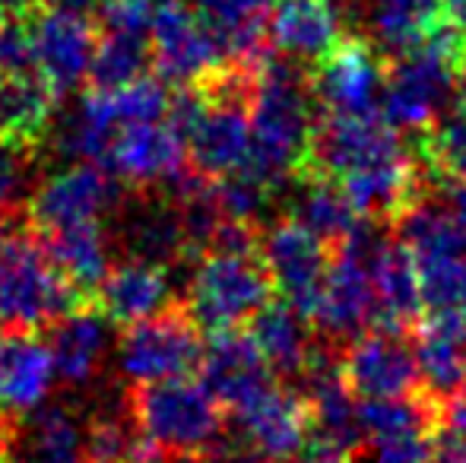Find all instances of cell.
Wrapping results in <instances>:
<instances>
[{"instance_id":"obj_1","label":"cell","mask_w":466,"mask_h":463,"mask_svg":"<svg viewBox=\"0 0 466 463\" xmlns=\"http://www.w3.org/2000/svg\"><path fill=\"white\" fill-rule=\"evenodd\" d=\"M273 279L260 257L258 226L222 223L190 273L185 311L209 334L241 330L270 305Z\"/></svg>"},{"instance_id":"obj_2","label":"cell","mask_w":466,"mask_h":463,"mask_svg":"<svg viewBox=\"0 0 466 463\" xmlns=\"http://www.w3.org/2000/svg\"><path fill=\"white\" fill-rule=\"evenodd\" d=\"M311 76L289 57H267L251 86V162L245 172L279 191L305 168L314 134Z\"/></svg>"},{"instance_id":"obj_3","label":"cell","mask_w":466,"mask_h":463,"mask_svg":"<svg viewBox=\"0 0 466 463\" xmlns=\"http://www.w3.org/2000/svg\"><path fill=\"white\" fill-rule=\"evenodd\" d=\"M93 305L55 270L23 210H0V327L38 330Z\"/></svg>"},{"instance_id":"obj_4","label":"cell","mask_w":466,"mask_h":463,"mask_svg":"<svg viewBox=\"0 0 466 463\" xmlns=\"http://www.w3.org/2000/svg\"><path fill=\"white\" fill-rule=\"evenodd\" d=\"M466 55V29L451 19L431 25L416 48L397 55L387 67L380 115L397 130L425 134L444 117L451 96L457 93V70Z\"/></svg>"},{"instance_id":"obj_5","label":"cell","mask_w":466,"mask_h":463,"mask_svg":"<svg viewBox=\"0 0 466 463\" xmlns=\"http://www.w3.org/2000/svg\"><path fill=\"white\" fill-rule=\"evenodd\" d=\"M130 419L137 432L162 454L200 458L222 441V407L203 381L140 384L130 394Z\"/></svg>"},{"instance_id":"obj_6","label":"cell","mask_w":466,"mask_h":463,"mask_svg":"<svg viewBox=\"0 0 466 463\" xmlns=\"http://www.w3.org/2000/svg\"><path fill=\"white\" fill-rule=\"evenodd\" d=\"M384 232L374 219H362L343 241L337 245V254L327 270L320 302L314 311V324L324 330L330 340H356L378 317L371 283V251Z\"/></svg>"},{"instance_id":"obj_7","label":"cell","mask_w":466,"mask_h":463,"mask_svg":"<svg viewBox=\"0 0 466 463\" xmlns=\"http://www.w3.org/2000/svg\"><path fill=\"white\" fill-rule=\"evenodd\" d=\"M200 327L190 321L185 305L162 311L149 321L130 324L117 343V368L130 384H159L190 377L203 362Z\"/></svg>"},{"instance_id":"obj_8","label":"cell","mask_w":466,"mask_h":463,"mask_svg":"<svg viewBox=\"0 0 466 463\" xmlns=\"http://www.w3.org/2000/svg\"><path fill=\"white\" fill-rule=\"evenodd\" d=\"M387 67L369 38H339V45L318 61L311 93L320 115L362 117L380 112Z\"/></svg>"},{"instance_id":"obj_9","label":"cell","mask_w":466,"mask_h":463,"mask_svg":"<svg viewBox=\"0 0 466 463\" xmlns=\"http://www.w3.org/2000/svg\"><path fill=\"white\" fill-rule=\"evenodd\" d=\"M260 257L282 302L292 305L305 321H314L320 289L333 260L330 245H324L295 219H277L260 238Z\"/></svg>"},{"instance_id":"obj_10","label":"cell","mask_w":466,"mask_h":463,"mask_svg":"<svg viewBox=\"0 0 466 463\" xmlns=\"http://www.w3.org/2000/svg\"><path fill=\"white\" fill-rule=\"evenodd\" d=\"M121 204V187L108 168L96 162L70 166L38 181L25 204V216L35 232H55L80 223H102L105 213Z\"/></svg>"},{"instance_id":"obj_11","label":"cell","mask_w":466,"mask_h":463,"mask_svg":"<svg viewBox=\"0 0 466 463\" xmlns=\"http://www.w3.org/2000/svg\"><path fill=\"white\" fill-rule=\"evenodd\" d=\"M149 48H153V67L159 70L162 80L181 89L200 86L213 74L232 67L194 6L178 0H168L156 10L149 25Z\"/></svg>"},{"instance_id":"obj_12","label":"cell","mask_w":466,"mask_h":463,"mask_svg":"<svg viewBox=\"0 0 466 463\" xmlns=\"http://www.w3.org/2000/svg\"><path fill=\"white\" fill-rule=\"evenodd\" d=\"M403 149L400 130L390 127L380 112L362 117H330L320 115L314 124L311 146L301 172L324 175V178L343 181L346 175L384 159V156Z\"/></svg>"},{"instance_id":"obj_13","label":"cell","mask_w":466,"mask_h":463,"mask_svg":"<svg viewBox=\"0 0 466 463\" xmlns=\"http://www.w3.org/2000/svg\"><path fill=\"white\" fill-rule=\"evenodd\" d=\"M105 166L130 187H166L187 168V146L172 117L124 124L105 153Z\"/></svg>"},{"instance_id":"obj_14","label":"cell","mask_w":466,"mask_h":463,"mask_svg":"<svg viewBox=\"0 0 466 463\" xmlns=\"http://www.w3.org/2000/svg\"><path fill=\"white\" fill-rule=\"evenodd\" d=\"M29 32L35 74L57 99H64L93 70L98 25L89 16H76V13L38 10L35 16H29Z\"/></svg>"},{"instance_id":"obj_15","label":"cell","mask_w":466,"mask_h":463,"mask_svg":"<svg viewBox=\"0 0 466 463\" xmlns=\"http://www.w3.org/2000/svg\"><path fill=\"white\" fill-rule=\"evenodd\" d=\"M339 365L350 390L362 400L410 397L422 384L416 349L403 340V334H393V330H365L362 337L350 340V347L339 356Z\"/></svg>"},{"instance_id":"obj_16","label":"cell","mask_w":466,"mask_h":463,"mask_svg":"<svg viewBox=\"0 0 466 463\" xmlns=\"http://www.w3.org/2000/svg\"><path fill=\"white\" fill-rule=\"evenodd\" d=\"M203 384L213 390L222 409L238 413L251 400H258L264 390L277 384L267 358L260 356L258 343L245 330H222L213 334L209 347L203 349Z\"/></svg>"},{"instance_id":"obj_17","label":"cell","mask_w":466,"mask_h":463,"mask_svg":"<svg viewBox=\"0 0 466 463\" xmlns=\"http://www.w3.org/2000/svg\"><path fill=\"white\" fill-rule=\"evenodd\" d=\"M55 356L32 330H0V416L23 419L45 407L55 388Z\"/></svg>"},{"instance_id":"obj_18","label":"cell","mask_w":466,"mask_h":463,"mask_svg":"<svg viewBox=\"0 0 466 463\" xmlns=\"http://www.w3.org/2000/svg\"><path fill=\"white\" fill-rule=\"evenodd\" d=\"M241 441L260 451L270 463H289L311 435V409L301 394L273 384L270 390L235 413Z\"/></svg>"},{"instance_id":"obj_19","label":"cell","mask_w":466,"mask_h":463,"mask_svg":"<svg viewBox=\"0 0 466 463\" xmlns=\"http://www.w3.org/2000/svg\"><path fill=\"white\" fill-rule=\"evenodd\" d=\"M194 10L216 38L226 64L254 74L270 57L267 29L273 0H197Z\"/></svg>"},{"instance_id":"obj_20","label":"cell","mask_w":466,"mask_h":463,"mask_svg":"<svg viewBox=\"0 0 466 463\" xmlns=\"http://www.w3.org/2000/svg\"><path fill=\"white\" fill-rule=\"evenodd\" d=\"M121 241L127 247V257L149 260V264L172 267L190 254V235L185 223V210L172 194H153L124 210Z\"/></svg>"},{"instance_id":"obj_21","label":"cell","mask_w":466,"mask_h":463,"mask_svg":"<svg viewBox=\"0 0 466 463\" xmlns=\"http://www.w3.org/2000/svg\"><path fill=\"white\" fill-rule=\"evenodd\" d=\"M96 308L111 324H127V327L175 308L168 267L137 257L115 264L108 270V277H105V283L98 286Z\"/></svg>"},{"instance_id":"obj_22","label":"cell","mask_w":466,"mask_h":463,"mask_svg":"<svg viewBox=\"0 0 466 463\" xmlns=\"http://www.w3.org/2000/svg\"><path fill=\"white\" fill-rule=\"evenodd\" d=\"M4 454L23 463H89L86 428L67 407H42L6 422Z\"/></svg>"},{"instance_id":"obj_23","label":"cell","mask_w":466,"mask_h":463,"mask_svg":"<svg viewBox=\"0 0 466 463\" xmlns=\"http://www.w3.org/2000/svg\"><path fill=\"white\" fill-rule=\"evenodd\" d=\"M343 13L333 0H273L270 45L289 61H320L339 45Z\"/></svg>"},{"instance_id":"obj_24","label":"cell","mask_w":466,"mask_h":463,"mask_svg":"<svg viewBox=\"0 0 466 463\" xmlns=\"http://www.w3.org/2000/svg\"><path fill=\"white\" fill-rule=\"evenodd\" d=\"M371 283H374V302H378L380 330L403 334L410 324L422 315V289H419L416 260L406 251L400 238H380L371 251Z\"/></svg>"},{"instance_id":"obj_25","label":"cell","mask_w":466,"mask_h":463,"mask_svg":"<svg viewBox=\"0 0 466 463\" xmlns=\"http://www.w3.org/2000/svg\"><path fill=\"white\" fill-rule=\"evenodd\" d=\"M416 362L425 394L448 400L466 390V317L429 315L416 327Z\"/></svg>"},{"instance_id":"obj_26","label":"cell","mask_w":466,"mask_h":463,"mask_svg":"<svg viewBox=\"0 0 466 463\" xmlns=\"http://www.w3.org/2000/svg\"><path fill=\"white\" fill-rule=\"evenodd\" d=\"M42 247L55 270L80 292L86 302L96 305V292L105 283L111 264V235L102 229V223H80L67 229L38 232Z\"/></svg>"},{"instance_id":"obj_27","label":"cell","mask_w":466,"mask_h":463,"mask_svg":"<svg viewBox=\"0 0 466 463\" xmlns=\"http://www.w3.org/2000/svg\"><path fill=\"white\" fill-rule=\"evenodd\" d=\"M108 317L96 308V305H83V308L64 315L51 327V356H55L57 377L67 384H89L98 375L108 352L111 334H108Z\"/></svg>"},{"instance_id":"obj_28","label":"cell","mask_w":466,"mask_h":463,"mask_svg":"<svg viewBox=\"0 0 466 463\" xmlns=\"http://www.w3.org/2000/svg\"><path fill=\"white\" fill-rule=\"evenodd\" d=\"M57 96L38 74L0 76V136L29 149H42L51 136Z\"/></svg>"},{"instance_id":"obj_29","label":"cell","mask_w":466,"mask_h":463,"mask_svg":"<svg viewBox=\"0 0 466 463\" xmlns=\"http://www.w3.org/2000/svg\"><path fill=\"white\" fill-rule=\"evenodd\" d=\"M292 181H295V194H292V216L289 219H295V223L305 226L311 235H318L324 245L337 247L346 235L362 223V216L350 204L339 181L311 172H299Z\"/></svg>"},{"instance_id":"obj_30","label":"cell","mask_w":466,"mask_h":463,"mask_svg":"<svg viewBox=\"0 0 466 463\" xmlns=\"http://www.w3.org/2000/svg\"><path fill=\"white\" fill-rule=\"evenodd\" d=\"M441 19V0H362V23L369 29V42L393 57L416 48Z\"/></svg>"},{"instance_id":"obj_31","label":"cell","mask_w":466,"mask_h":463,"mask_svg":"<svg viewBox=\"0 0 466 463\" xmlns=\"http://www.w3.org/2000/svg\"><path fill=\"white\" fill-rule=\"evenodd\" d=\"M251 337H254V343H258L260 356L267 358L273 375L301 377L308 365H311L314 347H311L308 321L292 305L282 302V298L279 302H270L254 317Z\"/></svg>"},{"instance_id":"obj_32","label":"cell","mask_w":466,"mask_h":463,"mask_svg":"<svg viewBox=\"0 0 466 463\" xmlns=\"http://www.w3.org/2000/svg\"><path fill=\"white\" fill-rule=\"evenodd\" d=\"M412 260L429 315L466 317V247H435L412 254Z\"/></svg>"},{"instance_id":"obj_33","label":"cell","mask_w":466,"mask_h":463,"mask_svg":"<svg viewBox=\"0 0 466 463\" xmlns=\"http://www.w3.org/2000/svg\"><path fill=\"white\" fill-rule=\"evenodd\" d=\"M149 64H153L149 32L98 29L89 80H93L96 89H121V86H130V83L143 80Z\"/></svg>"},{"instance_id":"obj_34","label":"cell","mask_w":466,"mask_h":463,"mask_svg":"<svg viewBox=\"0 0 466 463\" xmlns=\"http://www.w3.org/2000/svg\"><path fill=\"white\" fill-rule=\"evenodd\" d=\"M422 166L435 181L466 185V115H444L422 134Z\"/></svg>"},{"instance_id":"obj_35","label":"cell","mask_w":466,"mask_h":463,"mask_svg":"<svg viewBox=\"0 0 466 463\" xmlns=\"http://www.w3.org/2000/svg\"><path fill=\"white\" fill-rule=\"evenodd\" d=\"M38 187V149L0 136V210H23Z\"/></svg>"},{"instance_id":"obj_36","label":"cell","mask_w":466,"mask_h":463,"mask_svg":"<svg viewBox=\"0 0 466 463\" xmlns=\"http://www.w3.org/2000/svg\"><path fill=\"white\" fill-rule=\"evenodd\" d=\"M438 451L435 428L365 441V463H431Z\"/></svg>"},{"instance_id":"obj_37","label":"cell","mask_w":466,"mask_h":463,"mask_svg":"<svg viewBox=\"0 0 466 463\" xmlns=\"http://www.w3.org/2000/svg\"><path fill=\"white\" fill-rule=\"evenodd\" d=\"M35 74L29 19H0V76Z\"/></svg>"},{"instance_id":"obj_38","label":"cell","mask_w":466,"mask_h":463,"mask_svg":"<svg viewBox=\"0 0 466 463\" xmlns=\"http://www.w3.org/2000/svg\"><path fill=\"white\" fill-rule=\"evenodd\" d=\"M350 451L352 448H346L343 441L330 438V435L324 432H314L305 438V445L299 448V454H295L289 463H350Z\"/></svg>"},{"instance_id":"obj_39","label":"cell","mask_w":466,"mask_h":463,"mask_svg":"<svg viewBox=\"0 0 466 463\" xmlns=\"http://www.w3.org/2000/svg\"><path fill=\"white\" fill-rule=\"evenodd\" d=\"M209 463H270L260 451H254L248 441H232V445H216L209 451Z\"/></svg>"},{"instance_id":"obj_40","label":"cell","mask_w":466,"mask_h":463,"mask_svg":"<svg viewBox=\"0 0 466 463\" xmlns=\"http://www.w3.org/2000/svg\"><path fill=\"white\" fill-rule=\"evenodd\" d=\"M42 4H48V10L76 13V16H89V19H93V13L102 10L105 0H42Z\"/></svg>"},{"instance_id":"obj_41","label":"cell","mask_w":466,"mask_h":463,"mask_svg":"<svg viewBox=\"0 0 466 463\" xmlns=\"http://www.w3.org/2000/svg\"><path fill=\"white\" fill-rule=\"evenodd\" d=\"M42 10V0H0V16L4 19H29Z\"/></svg>"},{"instance_id":"obj_42","label":"cell","mask_w":466,"mask_h":463,"mask_svg":"<svg viewBox=\"0 0 466 463\" xmlns=\"http://www.w3.org/2000/svg\"><path fill=\"white\" fill-rule=\"evenodd\" d=\"M431 463H466V445H438Z\"/></svg>"},{"instance_id":"obj_43","label":"cell","mask_w":466,"mask_h":463,"mask_svg":"<svg viewBox=\"0 0 466 463\" xmlns=\"http://www.w3.org/2000/svg\"><path fill=\"white\" fill-rule=\"evenodd\" d=\"M441 6H444V19H451V23L466 29V0H441Z\"/></svg>"},{"instance_id":"obj_44","label":"cell","mask_w":466,"mask_h":463,"mask_svg":"<svg viewBox=\"0 0 466 463\" xmlns=\"http://www.w3.org/2000/svg\"><path fill=\"white\" fill-rule=\"evenodd\" d=\"M457 99H461V115H466V55L461 61V70H457Z\"/></svg>"},{"instance_id":"obj_45","label":"cell","mask_w":466,"mask_h":463,"mask_svg":"<svg viewBox=\"0 0 466 463\" xmlns=\"http://www.w3.org/2000/svg\"><path fill=\"white\" fill-rule=\"evenodd\" d=\"M6 422H10V419H4V416H0V463H4V438H6Z\"/></svg>"},{"instance_id":"obj_46","label":"cell","mask_w":466,"mask_h":463,"mask_svg":"<svg viewBox=\"0 0 466 463\" xmlns=\"http://www.w3.org/2000/svg\"><path fill=\"white\" fill-rule=\"evenodd\" d=\"M143 4H149L153 10H159V6H162V4H168V0H143Z\"/></svg>"},{"instance_id":"obj_47","label":"cell","mask_w":466,"mask_h":463,"mask_svg":"<svg viewBox=\"0 0 466 463\" xmlns=\"http://www.w3.org/2000/svg\"><path fill=\"white\" fill-rule=\"evenodd\" d=\"M4 463H23V460H16V458H6V454H4Z\"/></svg>"},{"instance_id":"obj_48","label":"cell","mask_w":466,"mask_h":463,"mask_svg":"<svg viewBox=\"0 0 466 463\" xmlns=\"http://www.w3.org/2000/svg\"><path fill=\"white\" fill-rule=\"evenodd\" d=\"M0 19H4V16H0Z\"/></svg>"}]
</instances>
